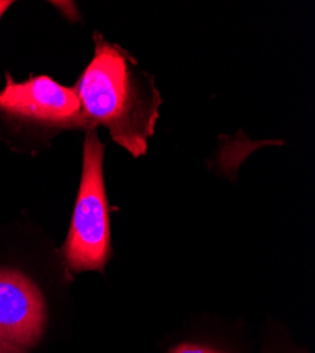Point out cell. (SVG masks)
I'll list each match as a JSON object with an SVG mask.
<instances>
[{
    "instance_id": "6da1fadb",
    "label": "cell",
    "mask_w": 315,
    "mask_h": 353,
    "mask_svg": "<svg viewBox=\"0 0 315 353\" xmlns=\"http://www.w3.org/2000/svg\"><path fill=\"white\" fill-rule=\"evenodd\" d=\"M75 92L83 129L105 126L112 139L133 156L148 152L154 133L161 97L153 77L139 68L122 47L95 34V54L79 78Z\"/></svg>"
},
{
    "instance_id": "277c9868",
    "label": "cell",
    "mask_w": 315,
    "mask_h": 353,
    "mask_svg": "<svg viewBox=\"0 0 315 353\" xmlns=\"http://www.w3.org/2000/svg\"><path fill=\"white\" fill-rule=\"evenodd\" d=\"M0 112L44 125L83 129L75 88L44 75L16 82L8 74L5 90L0 92Z\"/></svg>"
},
{
    "instance_id": "7a4b0ae2",
    "label": "cell",
    "mask_w": 315,
    "mask_h": 353,
    "mask_svg": "<svg viewBox=\"0 0 315 353\" xmlns=\"http://www.w3.org/2000/svg\"><path fill=\"white\" fill-rule=\"evenodd\" d=\"M105 145L95 130H88L83 144L82 179L70 232L64 245L68 270L105 272L112 254L109 207L103 181Z\"/></svg>"
},
{
    "instance_id": "5b68a950",
    "label": "cell",
    "mask_w": 315,
    "mask_h": 353,
    "mask_svg": "<svg viewBox=\"0 0 315 353\" xmlns=\"http://www.w3.org/2000/svg\"><path fill=\"white\" fill-rule=\"evenodd\" d=\"M168 353H223L218 349H214L207 345H198V343H180L170 349Z\"/></svg>"
},
{
    "instance_id": "3957f363",
    "label": "cell",
    "mask_w": 315,
    "mask_h": 353,
    "mask_svg": "<svg viewBox=\"0 0 315 353\" xmlns=\"http://www.w3.org/2000/svg\"><path fill=\"white\" fill-rule=\"evenodd\" d=\"M45 325L47 307L37 284L17 270L0 269V353H28Z\"/></svg>"
},
{
    "instance_id": "8992f818",
    "label": "cell",
    "mask_w": 315,
    "mask_h": 353,
    "mask_svg": "<svg viewBox=\"0 0 315 353\" xmlns=\"http://www.w3.org/2000/svg\"><path fill=\"white\" fill-rule=\"evenodd\" d=\"M13 5V2H10V0H0V19H2V16L5 14V12Z\"/></svg>"
}]
</instances>
